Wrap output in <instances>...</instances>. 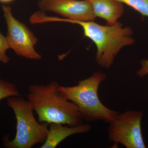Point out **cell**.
Here are the masks:
<instances>
[{
  "label": "cell",
  "instance_id": "1",
  "mask_svg": "<svg viewBox=\"0 0 148 148\" xmlns=\"http://www.w3.org/2000/svg\"><path fill=\"white\" fill-rule=\"evenodd\" d=\"M56 81L29 87L27 100L40 123H59L69 126L83 123L84 118L78 108L66 99L58 90Z\"/></svg>",
  "mask_w": 148,
  "mask_h": 148
},
{
  "label": "cell",
  "instance_id": "2",
  "mask_svg": "<svg viewBox=\"0 0 148 148\" xmlns=\"http://www.w3.org/2000/svg\"><path fill=\"white\" fill-rule=\"evenodd\" d=\"M53 21L77 24L82 27L85 36L91 40L97 47L96 62L106 69L112 66L122 48L135 42L131 28L123 27L119 22L113 25L103 26L93 21H73L55 16Z\"/></svg>",
  "mask_w": 148,
  "mask_h": 148
},
{
  "label": "cell",
  "instance_id": "3",
  "mask_svg": "<svg viewBox=\"0 0 148 148\" xmlns=\"http://www.w3.org/2000/svg\"><path fill=\"white\" fill-rule=\"evenodd\" d=\"M107 77L105 74L95 72L74 86H59L58 90L78 108L86 121H103L109 123L115 119L119 113L105 106L98 96L99 86Z\"/></svg>",
  "mask_w": 148,
  "mask_h": 148
},
{
  "label": "cell",
  "instance_id": "4",
  "mask_svg": "<svg viewBox=\"0 0 148 148\" xmlns=\"http://www.w3.org/2000/svg\"><path fill=\"white\" fill-rule=\"evenodd\" d=\"M8 105L13 110L16 121V131L11 141L5 138V147L9 148H31L43 143L48 132L49 124L40 123L34 116V109L28 101L19 96L8 99Z\"/></svg>",
  "mask_w": 148,
  "mask_h": 148
},
{
  "label": "cell",
  "instance_id": "5",
  "mask_svg": "<svg viewBox=\"0 0 148 148\" xmlns=\"http://www.w3.org/2000/svg\"><path fill=\"white\" fill-rule=\"evenodd\" d=\"M143 116L144 113L140 111L131 110L119 113L109 123V141L126 148H146L141 128Z\"/></svg>",
  "mask_w": 148,
  "mask_h": 148
},
{
  "label": "cell",
  "instance_id": "6",
  "mask_svg": "<svg viewBox=\"0 0 148 148\" xmlns=\"http://www.w3.org/2000/svg\"><path fill=\"white\" fill-rule=\"evenodd\" d=\"M2 9L7 27L6 37L10 49L18 56L31 60L41 59L42 56L35 49L38 38L25 24L14 16L10 7L3 5Z\"/></svg>",
  "mask_w": 148,
  "mask_h": 148
},
{
  "label": "cell",
  "instance_id": "7",
  "mask_svg": "<svg viewBox=\"0 0 148 148\" xmlns=\"http://www.w3.org/2000/svg\"><path fill=\"white\" fill-rule=\"evenodd\" d=\"M41 11L58 14L69 20L93 21L96 18L89 0H40Z\"/></svg>",
  "mask_w": 148,
  "mask_h": 148
},
{
  "label": "cell",
  "instance_id": "8",
  "mask_svg": "<svg viewBox=\"0 0 148 148\" xmlns=\"http://www.w3.org/2000/svg\"><path fill=\"white\" fill-rule=\"evenodd\" d=\"M91 129L89 124H82L69 126L59 123L49 124L48 132L41 148H54L64 140L72 135L87 133Z\"/></svg>",
  "mask_w": 148,
  "mask_h": 148
},
{
  "label": "cell",
  "instance_id": "9",
  "mask_svg": "<svg viewBox=\"0 0 148 148\" xmlns=\"http://www.w3.org/2000/svg\"><path fill=\"white\" fill-rule=\"evenodd\" d=\"M96 17L106 20L108 25L116 24L124 12L123 3L116 0H89Z\"/></svg>",
  "mask_w": 148,
  "mask_h": 148
},
{
  "label": "cell",
  "instance_id": "10",
  "mask_svg": "<svg viewBox=\"0 0 148 148\" xmlns=\"http://www.w3.org/2000/svg\"><path fill=\"white\" fill-rule=\"evenodd\" d=\"M19 95L15 84L0 79V101L4 98Z\"/></svg>",
  "mask_w": 148,
  "mask_h": 148
},
{
  "label": "cell",
  "instance_id": "11",
  "mask_svg": "<svg viewBox=\"0 0 148 148\" xmlns=\"http://www.w3.org/2000/svg\"><path fill=\"white\" fill-rule=\"evenodd\" d=\"M131 7L143 16L148 17V0H116Z\"/></svg>",
  "mask_w": 148,
  "mask_h": 148
},
{
  "label": "cell",
  "instance_id": "12",
  "mask_svg": "<svg viewBox=\"0 0 148 148\" xmlns=\"http://www.w3.org/2000/svg\"><path fill=\"white\" fill-rule=\"evenodd\" d=\"M6 37L0 32V62L3 64H8L10 58L7 55V51L9 49Z\"/></svg>",
  "mask_w": 148,
  "mask_h": 148
},
{
  "label": "cell",
  "instance_id": "13",
  "mask_svg": "<svg viewBox=\"0 0 148 148\" xmlns=\"http://www.w3.org/2000/svg\"><path fill=\"white\" fill-rule=\"evenodd\" d=\"M141 68L137 72V75L143 78L148 74V59H143L140 62Z\"/></svg>",
  "mask_w": 148,
  "mask_h": 148
},
{
  "label": "cell",
  "instance_id": "14",
  "mask_svg": "<svg viewBox=\"0 0 148 148\" xmlns=\"http://www.w3.org/2000/svg\"><path fill=\"white\" fill-rule=\"evenodd\" d=\"M14 0H0V2L2 3H8L13 1Z\"/></svg>",
  "mask_w": 148,
  "mask_h": 148
}]
</instances>
